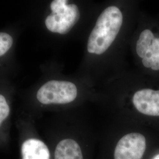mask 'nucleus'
<instances>
[{
    "label": "nucleus",
    "instance_id": "f257e3e1",
    "mask_svg": "<svg viewBox=\"0 0 159 159\" xmlns=\"http://www.w3.org/2000/svg\"><path fill=\"white\" fill-rule=\"evenodd\" d=\"M123 24V15L118 7H108L97 20L89 36L87 50L97 55L108 49L116 39Z\"/></svg>",
    "mask_w": 159,
    "mask_h": 159
},
{
    "label": "nucleus",
    "instance_id": "f03ea898",
    "mask_svg": "<svg viewBox=\"0 0 159 159\" xmlns=\"http://www.w3.org/2000/svg\"><path fill=\"white\" fill-rule=\"evenodd\" d=\"M67 1L55 0L50 5L52 13L46 18V27L52 33L66 34L77 23L80 17L78 7L67 4Z\"/></svg>",
    "mask_w": 159,
    "mask_h": 159
},
{
    "label": "nucleus",
    "instance_id": "7ed1b4c3",
    "mask_svg": "<svg viewBox=\"0 0 159 159\" xmlns=\"http://www.w3.org/2000/svg\"><path fill=\"white\" fill-rule=\"evenodd\" d=\"M77 96V89L74 83L51 80L40 87L37 93V98L43 104H64L72 102Z\"/></svg>",
    "mask_w": 159,
    "mask_h": 159
},
{
    "label": "nucleus",
    "instance_id": "20e7f679",
    "mask_svg": "<svg viewBox=\"0 0 159 159\" xmlns=\"http://www.w3.org/2000/svg\"><path fill=\"white\" fill-rule=\"evenodd\" d=\"M146 148L144 136L137 133L126 134L117 143L114 159H141Z\"/></svg>",
    "mask_w": 159,
    "mask_h": 159
},
{
    "label": "nucleus",
    "instance_id": "39448f33",
    "mask_svg": "<svg viewBox=\"0 0 159 159\" xmlns=\"http://www.w3.org/2000/svg\"><path fill=\"white\" fill-rule=\"evenodd\" d=\"M133 102L141 113L159 116V90L145 89L136 92Z\"/></svg>",
    "mask_w": 159,
    "mask_h": 159
},
{
    "label": "nucleus",
    "instance_id": "423d86ee",
    "mask_svg": "<svg viewBox=\"0 0 159 159\" xmlns=\"http://www.w3.org/2000/svg\"><path fill=\"white\" fill-rule=\"evenodd\" d=\"M22 159H50V152L40 140L30 139L23 143L21 148Z\"/></svg>",
    "mask_w": 159,
    "mask_h": 159
},
{
    "label": "nucleus",
    "instance_id": "0eeeda50",
    "mask_svg": "<svg viewBox=\"0 0 159 159\" xmlns=\"http://www.w3.org/2000/svg\"><path fill=\"white\" fill-rule=\"evenodd\" d=\"M54 159H83L81 148L73 139H64L57 144Z\"/></svg>",
    "mask_w": 159,
    "mask_h": 159
},
{
    "label": "nucleus",
    "instance_id": "6e6552de",
    "mask_svg": "<svg viewBox=\"0 0 159 159\" xmlns=\"http://www.w3.org/2000/svg\"><path fill=\"white\" fill-rule=\"evenodd\" d=\"M154 38V34L150 30H145L141 33L136 45L137 54L139 57L143 58L146 56Z\"/></svg>",
    "mask_w": 159,
    "mask_h": 159
},
{
    "label": "nucleus",
    "instance_id": "1a4fd4ad",
    "mask_svg": "<svg viewBox=\"0 0 159 159\" xmlns=\"http://www.w3.org/2000/svg\"><path fill=\"white\" fill-rule=\"evenodd\" d=\"M13 44V39L10 34L0 32V57L5 55Z\"/></svg>",
    "mask_w": 159,
    "mask_h": 159
},
{
    "label": "nucleus",
    "instance_id": "9d476101",
    "mask_svg": "<svg viewBox=\"0 0 159 159\" xmlns=\"http://www.w3.org/2000/svg\"><path fill=\"white\" fill-rule=\"evenodd\" d=\"M10 107L5 97L0 94V125L10 114Z\"/></svg>",
    "mask_w": 159,
    "mask_h": 159
},
{
    "label": "nucleus",
    "instance_id": "9b49d317",
    "mask_svg": "<svg viewBox=\"0 0 159 159\" xmlns=\"http://www.w3.org/2000/svg\"><path fill=\"white\" fill-rule=\"evenodd\" d=\"M150 50L153 54L159 53V38H154L150 47Z\"/></svg>",
    "mask_w": 159,
    "mask_h": 159
},
{
    "label": "nucleus",
    "instance_id": "f8f14e48",
    "mask_svg": "<svg viewBox=\"0 0 159 159\" xmlns=\"http://www.w3.org/2000/svg\"><path fill=\"white\" fill-rule=\"evenodd\" d=\"M142 63L143 66L146 68H152L153 65V61L151 58L144 57L142 58Z\"/></svg>",
    "mask_w": 159,
    "mask_h": 159
},
{
    "label": "nucleus",
    "instance_id": "ddd939ff",
    "mask_svg": "<svg viewBox=\"0 0 159 159\" xmlns=\"http://www.w3.org/2000/svg\"><path fill=\"white\" fill-rule=\"evenodd\" d=\"M153 159H159V154L156 156L154 157Z\"/></svg>",
    "mask_w": 159,
    "mask_h": 159
}]
</instances>
